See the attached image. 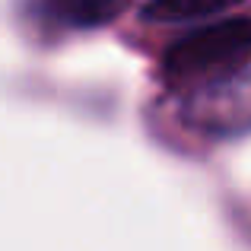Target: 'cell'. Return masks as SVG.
Here are the masks:
<instances>
[{"mask_svg": "<svg viewBox=\"0 0 251 251\" xmlns=\"http://www.w3.org/2000/svg\"><path fill=\"white\" fill-rule=\"evenodd\" d=\"M251 61V16H235L223 23L188 32L169 45L162 57V74L172 86H203L220 76L239 74Z\"/></svg>", "mask_w": 251, "mask_h": 251, "instance_id": "cell-1", "label": "cell"}, {"mask_svg": "<svg viewBox=\"0 0 251 251\" xmlns=\"http://www.w3.org/2000/svg\"><path fill=\"white\" fill-rule=\"evenodd\" d=\"M188 127L207 137L251 134V74H229L220 80L194 86L181 108Z\"/></svg>", "mask_w": 251, "mask_h": 251, "instance_id": "cell-2", "label": "cell"}, {"mask_svg": "<svg viewBox=\"0 0 251 251\" xmlns=\"http://www.w3.org/2000/svg\"><path fill=\"white\" fill-rule=\"evenodd\" d=\"M130 0H45L48 16L70 29H99L127 10Z\"/></svg>", "mask_w": 251, "mask_h": 251, "instance_id": "cell-3", "label": "cell"}, {"mask_svg": "<svg viewBox=\"0 0 251 251\" xmlns=\"http://www.w3.org/2000/svg\"><path fill=\"white\" fill-rule=\"evenodd\" d=\"M242 0H150L143 6V19L153 23H191V19L213 16L220 10L239 6Z\"/></svg>", "mask_w": 251, "mask_h": 251, "instance_id": "cell-4", "label": "cell"}]
</instances>
